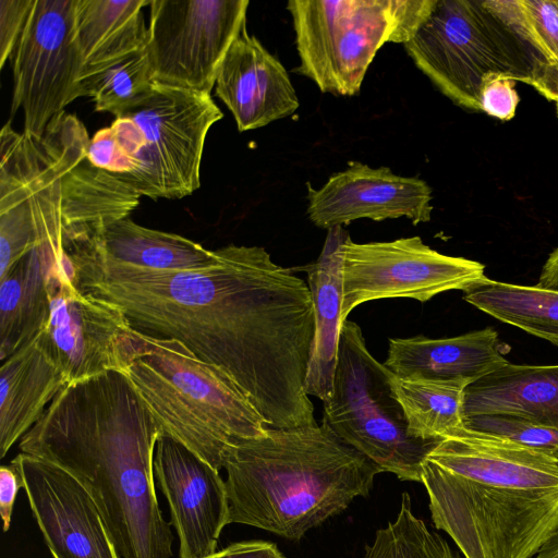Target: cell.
<instances>
[{
	"label": "cell",
	"instance_id": "9a60e30c",
	"mask_svg": "<svg viewBox=\"0 0 558 558\" xmlns=\"http://www.w3.org/2000/svg\"><path fill=\"white\" fill-rule=\"evenodd\" d=\"M153 469L170 507L180 558L215 553L229 515L226 481L219 471L163 434L155 444Z\"/></svg>",
	"mask_w": 558,
	"mask_h": 558
},
{
	"label": "cell",
	"instance_id": "7a4b0ae2",
	"mask_svg": "<svg viewBox=\"0 0 558 558\" xmlns=\"http://www.w3.org/2000/svg\"><path fill=\"white\" fill-rule=\"evenodd\" d=\"M160 426L129 377L108 371L65 384L21 438V452L70 472L98 507L122 558H171L153 454Z\"/></svg>",
	"mask_w": 558,
	"mask_h": 558
},
{
	"label": "cell",
	"instance_id": "9c48e42d",
	"mask_svg": "<svg viewBox=\"0 0 558 558\" xmlns=\"http://www.w3.org/2000/svg\"><path fill=\"white\" fill-rule=\"evenodd\" d=\"M391 376L368 351L359 325L343 320L332 392L323 402L322 422L381 472L422 483L423 462L441 438L422 439L409 433Z\"/></svg>",
	"mask_w": 558,
	"mask_h": 558
},
{
	"label": "cell",
	"instance_id": "4316f807",
	"mask_svg": "<svg viewBox=\"0 0 558 558\" xmlns=\"http://www.w3.org/2000/svg\"><path fill=\"white\" fill-rule=\"evenodd\" d=\"M155 81L146 47L81 77V95L88 96L96 111L114 117L135 104L153 87Z\"/></svg>",
	"mask_w": 558,
	"mask_h": 558
},
{
	"label": "cell",
	"instance_id": "7402d4cb",
	"mask_svg": "<svg viewBox=\"0 0 558 558\" xmlns=\"http://www.w3.org/2000/svg\"><path fill=\"white\" fill-rule=\"evenodd\" d=\"M57 259L47 244H38L0 278V360L32 341L49 317L47 272Z\"/></svg>",
	"mask_w": 558,
	"mask_h": 558
},
{
	"label": "cell",
	"instance_id": "6da1fadb",
	"mask_svg": "<svg viewBox=\"0 0 558 558\" xmlns=\"http://www.w3.org/2000/svg\"><path fill=\"white\" fill-rule=\"evenodd\" d=\"M74 284L118 305L142 332L175 339L228 374L267 425H316L304 390L315 333L307 283L259 246L229 244L214 265L151 270L108 260L93 236L64 241Z\"/></svg>",
	"mask_w": 558,
	"mask_h": 558
},
{
	"label": "cell",
	"instance_id": "44dd1931",
	"mask_svg": "<svg viewBox=\"0 0 558 558\" xmlns=\"http://www.w3.org/2000/svg\"><path fill=\"white\" fill-rule=\"evenodd\" d=\"M66 384L63 372L38 335L2 362L0 368V457L43 416Z\"/></svg>",
	"mask_w": 558,
	"mask_h": 558
},
{
	"label": "cell",
	"instance_id": "d590c367",
	"mask_svg": "<svg viewBox=\"0 0 558 558\" xmlns=\"http://www.w3.org/2000/svg\"><path fill=\"white\" fill-rule=\"evenodd\" d=\"M537 286L558 290V246L546 259L541 270Z\"/></svg>",
	"mask_w": 558,
	"mask_h": 558
},
{
	"label": "cell",
	"instance_id": "8d00e7d4",
	"mask_svg": "<svg viewBox=\"0 0 558 558\" xmlns=\"http://www.w3.org/2000/svg\"><path fill=\"white\" fill-rule=\"evenodd\" d=\"M556 102V113H557V117H558V100L555 101Z\"/></svg>",
	"mask_w": 558,
	"mask_h": 558
},
{
	"label": "cell",
	"instance_id": "8fae6325",
	"mask_svg": "<svg viewBox=\"0 0 558 558\" xmlns=\"http://www.w3.org/2000/svg\"><path fill=\"white\" fill-rule=\"evenodd\" d=\"M248 0H153L146 49L154 81L210 94L246 25Z\"/></svg>",
	"mask_w": 558,
	"mask_h": 558
},
{
	"label": "cell",
	"instance_id": "4fadbf2b",
	"mask_svg": "<svg viewBox=\"0 0 558 558\" xmlns=\"http://www.w3.org/2000/svg\"><path fill=\"white\" fill-rule=\"evenodd\" d=\"M49 317L38 333L40 343L75 383L108 371L122 372L121 345L131 323L122 310L81 291L73 282L68 259H52L47 272Z\"/></svg>",
	"mask_w": 558,
	"mask_h": 558
},
{
	"label": "cell",
	"instance_id": "83f0119b",
	"mask_svg": "<svg viewBox=\"0 0 558 558\" xmlns=\"http://www.w3.org/2000/svg\"><path fill=\"white\" fill-rule=\"evenodd\" d=\"M363 558H461L448 542L412 510L408 493L401 497L400 510L393 521L376 531L365 546Z\"/></svg>",
	"mask_w": 558,
	"mask_h": 558
},
{
	"label": "cell",
	"instance_id": "e0dca14e",
	"mask_svg": "<svg viewBox=\"0 0 558 558\" xmlns=\"http://www.w3.org/2000/svg\"><path fill=\"white\" fill-rule=\"evenodd\" d=\"M215 90L240 132L292 116L300 106L286 68L247 33L246 25L218 69Z\"/></svg>",
	"mask_w": 558,
	"mask_h": 558
},
{
	"label": "cell",
	"instance_id": "5b68a950",
	"mask_svg": "<svg viewBox=\"0 0 558 558\" xmlns=\"http://www.w3.org/2000/svg\"><path fill=\"white\" fill-rule=\"evenodd\" d=\"M121 359L161 433L218 471L235 445L266 434V421L238 384L180 341L132 327Z\"/></svg>",
	"mask_w": 558,
	"mask_h": 558
},
{
	"label": "cell",
	"instance_id": "277c9868",
	"mask_svg": "<svg viewBox=\"0 0 558 558\" xmlns=\"http://www.w3.org/2000/svg\"><path fill=\"white\" fill-rule=\"evenodd\" d=\"M228 524L299 541L308 530L366 497L380 469L322 422L267 427L228 453Z\"/></svg>",
	"mask_w": 558,
	"mask_h": 558
},
{
	"label": "cell",
	"instance_id": "ac0fdd59",
	"mask_svg": "<svg viewBox=\"0 0 558 558\" xmlns=\"http://www.w3.org/2000/svg\"><path fill=\"white\" fill-rule=\"evenodd\" d=\"M509 348L492 328L451 338H390L384 365L403 378L473 383L508 363Z\"/></svg>",
	"mask_w": 558,
	"mask_h": 558
},
{
	"label": "cell",
	"instance_id": "836d02e7",
	"mask_svg": "<svg viewBox=\"0 0 558 558\" xmlns=\"http://www.w3.org/2000/svg\"><path fill=\"white\" fill-rule=\"evenodd\" d=\"M204 558H284L278 547L264 541L239 542Z\"/></svg>",
	"mask_w": 558,
	"mask_h": 558
},
{
	"label": "cell",
	"instance_id": "d6986e66",
	"mask_svg": "<svg viewBox=\"0 0 558 558\" xmlns=\"http://www.w3.org/2000/svg\"><path fill=\"white\" fill-rule=\"evenodd\" d=\"M349 233L342 227L328 230L318 258L298 268L307 274L314 304L315 333L304 390L323 402L332 392L342 310V247Z\"/></svg>",
	"mask_w": 558,
	"mask_h": 558
},
{
	"label": "cell",
	"instance_id": "52a82bcc",
	"mask_svg": "<svg viewBox=\"0 0 558 558\" xmlns=\"http://www.w3.org/2000/svg\"><path fill=\"white\" fill-rule=\"evenodd\" d=\"M222 117L210 94L155 82L110 125L122 157L116 177L151 199L193 194L206 136Z\"/></svg>",
	"mask_w": 558,
	"mask_h": 558
},
{
	"label": "cell",
	"instance_id": "cb8c5ba5",
	"mask_svg": "<svg viewBox=\"0 0 558 558\" xmlns=\"http://www.w3.org/2000/svg\"><path fill=\"white\" fill-rule=\"evenodd\" d=\"M93 243L108 260L151 270L203 269L219 259V248H205L182 235L140 226L129 217L94 235Z\"/></svg>",
	"mask_w": 558,
	"mask_h": 558
},
{
	"label": "cell",
	"instance_id": "30bf717a",
	"mask_svg": "<svg viewBox=\"0 0 558 558\" xmlns=\"http://www.w3.org/2000/svg\"><path fill=\"white\" fill-rule=\"evenodd\" d=\"M77 0H35L11 56V116H24L23 133L39 137L81 95L83 61L75 39Z\"/></svg>",
	"mask_w": 558,
	"mask_h": 558
},
{
	"label": "cell",
	"instance_id": "ffe728a7",
	"mask_svg": "<svg viewBox=\"0 0 558 558\" xmlns=\"http://www.w3.org/2000/svg\"><path fill=\"white\" fill-rule=\"evenodd\" d=\"M508 415L558 429V364L508 362L464 390L463 418Z\"/></svg>",
	"mask_w": 558,
	"mask_h": 558
},
{
	"label": "cell",
	"instance_id": "1f68e13d",
	"mask_svg": "<svg viewBox=\"0 0 558 558\" xmlns=\"http://www.w3.org/2000/svg\"><path fill=\"white\" fill-rule=\"evenodd\" d=\"M35 0H0V69L11 58Z\"/></svg>",
	"mask_w": 558,
	"mask_h": 558
},
{
	"label": "cell",
	"instance_id": "603a6c76",
	"mask_svg": "<svg viewBox=\"0 0 558 558\" xmlns=\"http://www.w3.org/2000/svg\"><path fill=\"white\" fill-rule=\"evenodd\" d=\"M149 3L148 0H77L75 39L83 74L146 47L148 27L143 9Z\"/></svg>",
	"mask_w": 558,
	"mask_h": 558
},
{
	"label": "cell",
	"instance_id": "e575fe53",
	"mask_svg": "<svg viewBox=\"0 0 558 558\" xmlns=\"http://www.w3.org/2000/svg\"><path fill=\"white\" fill-rule=\"evenodd\" d=\"M548 100H558V61L542 66L531 84Z\"/></svg>",
	"mask_w": 558,
	"mask_h": 558
},
{
	"label": "cell",
	"instance_id": "5bb4252c",
	"mask_svg": "<svg viewBox=\"0 0 558 558\" xmlns=\"http://www.w3.org/2000/svg\"><path fill=\"white\" fill-rule=\"evenodd\" d=\"M11 464L53 558H120L98 507L76 477L23 452Z\"/></svg>",
	"mask_w": 558,
	"mask_h": 558
},
{
	"label": "cell",
	"instance_id": "ba28073f",
	"mask_svg": "<svg viewBox=\"0 0 558 558\" xmlns=\"http://www.w3.org/2000/svg\"><path fill=\"white\" fill-rule=\"evenodd\" d=\"M437 0H290L300 64L322 93L355 96L379 49L405 44Z\"/></svg>",
	"mask_w": 558,
	"mask_h": 558
},
{
	"label": "cell",
	"instance_id": "d6a6232c",
	"mask_svg": "<svg viewBox=\"0 0 558 558\" xmlns=\"http://www.w3.org/2000/svg\"><path fill=\"white\" fill-rule=\"evenodd\" d=\"M23 488L17 470L10 463L0 468V514L3 522V532L11 525L16 495Z\"/></svg>",
	"mask_w": 558,
	"mask_h": 558
},
{
	"label": "cell",
	"instance_id": "7c38bea8",
	"mask_svg": "<svg viewBox=\"0 0 558 558\" xmlns=\"http://www.w3.org/2000/svg\"><path fill=\"white\" fill-rule=\"evenodd\" d=\"M482 263L441 254L420 236L342 247L341 320L357 305L388 298L426 302L450 290L472 289L486 278Z\"/></svg>",
	"mask_w": 558,
	"mask_h": 558
},
{
	"label": "cell",
	"instance_id": "8992f818",
	"mask_svg": "<svg viewBox=\"0 0 558 558\" xmlns=\"http://www.w3.org/2000/svg\"><path fill=\"white\" fill-rule=\"evenodd\" d=\"M403 46L440 93L475 111L489 75L530 85L548 63L525 28L518 0H437Z\"/></svg>",
	"mask_w": 558,
	"mask_h": 558
},
{
	"label": "cell",
	"instance_id": "2e32d148",
	"mask_svg": "<svg viewBox=\"0 0 558 558\" xmlns=\"http://www.w3.org/2000/svg\"><path fill=\"white\" fill-rule=\"evenodd\" d=\"M306 189L308 219L320 229L330 230L364 218L383 221L405 217L413 225L432 218L430 186L418 177L399 175L388 167L350 161L320 189L310 182Z\"/></svg>",
	"mask_w": 558,
	"mask_h": 558
},
{
	"label": "cell",
	"instance_id": "f546056e",
	"mask_svg": "<svg viewBox=\"0 0 558 558\" xmlns=\"http://www.w3.org/2000/svg\"><path fill=\"white\" fill-rule=\"evenodd\" d=\"M525 28L548 63L558 61V1L519 0Z\"/></svg>",
	"mask_w": 558,
	"mask_h": 558
},
{
	"label": "cell",
	"instance_id": "d4e9b609",
	"mask_svg": "<svg viewBox=\"0 0 558 558\" xmlns=\"http://www.w3.org/2000/svg\"><path fill=\"white\" fill-rule=\"evenodd\" d=\"M464 301L498 320L558 347V290L484 278Z\"/></svg>",
	"mask_w": 558,
	"mask_h": 558
},
{
	"label": "cell",
	"instance_id": "4dcf8cb0",
	"mask_svg": "<svg viewBox=\"0 0 558 558\" xmlns=\"http://www.w3.org/2000/svg\"><path fill=\"white\" fill-rule=\"evenodd\" d=\"M515 81L505 75H489L485 78L481 94V111L507 121L514 117L519 104Z\"/></svg>",
	"mask_w": 558,
	"mask_h": 558
},
{
	"label": "cell",
	"instance_id": "f1b7e54d",
	"mask_svg": "<svg viewBox=\"0 0 558 558\" xmlns=\"http://www.w3.org/2000/svg\"><path fill=\"white\" fill-rule=\"evenodd\" d=\"M463 426L510 438L520 444L545 450L558 458V429L537 425L508 415H473L463 418Z\"/></svg>",
	"mask_w": 558,
	"mask_h": 558
},
{
	"label": "cell",
	"instance_id": "3957f363",
	"mask_svg": "<svg viewBox=\"0 0 558 558\" xmlns=\"http://www.w3.org/2000/svg\"><path fill=\"white\" fill-rule=\"evenodd\" d=\"M432 520L464 558H533L558 534V458L461 426L423 462Z\"/></svg>",
	"mask_w": 558,
	"mask_h": 558
},
{
	"label": "cell",
	"instance_id": "484cf974",
	"mask_svg": "<svg viewBox=\"0 0 558 558\" xmlns=\"http://www.w3.org/2000/svg\"><path fill=\"white\" fill-rule=\"evenodd\" d=\"M461 379L403 378L392 374L391 386L409 433L422 439H440L463 426L464 390Z\"/></svg>",
	"mask_w": 558,
	"mask_h": 558
}]
</instances>
